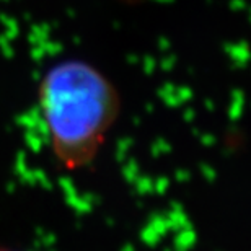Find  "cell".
Returning a JSON list of instances; mask_svg holds the SVG:
<instances>
[{"label": "cell", "instance_id": "obj_2", "mask_svg": "<svg viewBox=\"0 0 251 251\" xmlns=\"http://www.w3.org/2000/svg\"><path fill=\"white\" fill-rule=\"evenodd\" d=\"M0 251H23V250H15V248H10V247H2V245H0Z\"/></svg>", "mask_w": 251, "mask_h": 251}, {"label": "cell", "instance_id": "obj_1", "mask_svg": "<svg viewBox=\"0 0 251 251\" xmlns=\"http://www.w3.org/2000/svg\"><path fill=\"white\" fill-rule=\"evenodd\" d=\"M38 98L59 165L69 172L88 167L121 113L113 82L92 64L67 59L46 70Z\"/></svg>", "mask_w": 251, "mask_h": 251}]
</instances>
